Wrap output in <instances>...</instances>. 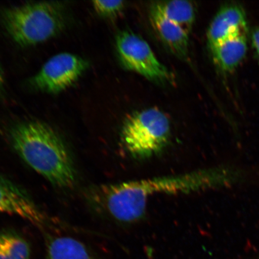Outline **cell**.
<instances>
[{
  "label": "cell",
  "instance_id": "6da1fadb",
  "mask_svg": "<svg viewBox=\"0 0 259 259\" xmlns=\"http://www.w3.org/2000/svg\"><path fill=\"white\" fill-rule=\"evenodd\" d=\"M234 171L214 167L178 176L148 178L91 188L87 198L99 211L121 223L130 224L144 218L152 196L179 194L224 187L235 182Z\"/></svg>",
  "mask_w": 259,
  "mask_h": 259
},
{
  "label": "cell",
  "instance_id": "7a4b0ae2",
  "mask_svg": "<svg viewBox=\"0 0 259 259\" xmlns=\"http://www.w3.org/2000/svg\"><path fill=\"white\" fill-rule=\"evenodd\" d=\"M13 147L31 169L54 186L70 189L76 183L72 154L62 137L46 123H18L10 131Z\"/></svg>",
  "mask_w": 259,
  "mask_h": 259
},
{
  "label": "cell",
  "instance_id": "3957f363",
  "mask_svg": "<svg viewBox=\"0 0 259 259\" xmlns=\"http://www.w3.org/2000/svg\"><path fill=\"white\" fill-rule=\"evenodd\" d=\"M0 16L10 36L23 47L56 37L67 25L66 10L60 2L28 3L6 8Z\"/></svg>",
  "mask_w": 259,
  "mask_h": 259
},
{
  "label": "cell",
  "instance_id": "277c9868",
  "mask_svg": "<svg viewBox=\"0 0 259 259\" xmlns=\"http://www.w3.org/2000/svg\"><path fill=\"white\" fill-rule=\"evenodd\" d=\"M170 137L169 119L158 108L132 113L122 127L121 141L125 150L138 159H147L161 153Z\"/></svg>",
  "mask_w": 259,
  "mask_h": 259
},
{
  "label": "cell",
  "instance_id": "5b68a950",
  "mask_svg": "<svg viewBox=\"0 0 259 259\" xmlns=\"http://www.w3.org/2000/svg\"><path fill=\"white\" fill-rule=\"evenodd\" d=\"M119 59L126 69L155 82H167L170 73L143 38L130 31H123L116 40Z\"/></svg>",
  "mask_w": 259,
  "mask_h": 259
},
{
  "label": "cell",
  "instance_id": "8992f818",
  "mask_svg": "<svg viewBox=\"0 0 259 259\" xmlns=\"http://www.w3.org/2000/svg\"><path fill=\"white\" fill-rule=\"evenodd\" d=\"M89 67L88 61L76 55L58 54L45 63L30 83L41 92L58 94L72 86Z\"/></svg>",
  "mask_w": 259,
  "mask_h": 259
},
{
  "label": "cell",
  "instance_id": "52a82bcc",
  "mask_svg": "<svg viewBox=\"0 0 259 259\" xmlns=\"http://www.w3.org/2000/svg\"><path fill=\"white\" fill-rule=\"evenodd\" d=\"M0 213L20 217L32 224H47L46 215L35 205L28 194L16 184L0 177Z\"/></svg>",
  "mask_w": 259,
  "mask_h": 259
},
{
  "label": "cell",
  "instance_id": "ba28073f",
  "mask_svg": "<svg viewBox=\"0 0 259 259\" xmlns=\"http://www.w3.org/2000/svg\"><path fill=\"white\" fill-rule=\"evenodd\" d=\"M246 28L247 18L244 10L240 6H223L217 13L207 32L209 48L233 35L245 32Z\"/></svg>",
  "mask_w": 259,
  "mask_h": 259
},
{
  "label": "cell",
  "instance_id": "9c48e42d",
  "mask_svg": "<svg viewBox=\"0 0 259 259\" xmlns=\"http://www.w3.org/2000/svg\"><path fill=\"white\" fill-rule=\"evenodd\" d=\"M149 16L155 31L171 53L182 59L187 58L189 53V35L165 17L157 3L151 6Z\"/></svg>",
  "mask_w": 259,
  "mask_h": 259
},
{
  "label": "cell",
  "instance_id": "30bf717a",
  "mask_svg": "<svg viewBox=\"0 0 259 259\" xmlns=\"http://www.w3.org/2000/svg\"><path fill=\"white\" fill-rule=\"evenodd\" d=\"M213 61L225 72H231L244 60L248 50L245 32L233 35L210 48Z\"/></svg>",
  "mask_w": 259,
  "mask_h": 259
},
{
  "label": "cell",
  "instance_id": "8fae6325",
  "mask_svg": "<svg viewBox=\"0 0 259 259\" xmlns=\"http://www.w3.org/2000/svg\"><path fill=\"white\" fill-rule=\"evenodd\" d=\"M44 259H95L85 245L69 236H58L49 241Z\"/></svg>",
  "mask_w": 259,
  "mask_h": 259
},
{
  "label": "cell",
  "instance_id": "7c38bea8",
  "mask_svg": "<svg viewBox=\"0 0 259 259\" xmlns=\"http://www.w3.org/2000/svg\"><path fill=\"white\" fill-rule=\"evenodd\" d=\"M157 4L165 17L190 35L195 20V9L192 3L174 0L157 2Z\"/></svg>",
  "mask_w": 259,
  "mask_h": 259
},
{
  "label": "cell",
  "instance_id": "4fadbf2b",
  "mask_svg": "<svg viewBox=\"0 0 259 259\" xmlns=\"http://www.w3.org/2000/svg\"><path fill=\"white\" fill-rule=\"evenodd\" d=\"M30 258V246L23 237L15 232H0V259Z\"/></svg>",
  "mask_w": 259,
  "mask_h": 259
},
{
  "label": "cell",
  "instance_id": "5bb4252c",
  "mask_svg": "<svg viewBox=\"0 0 259 259\" xmlns=\"http://www.w3.org/2000/svg\"><path fill=\"white\" fill-rule=\"evenodd\" d=\"M94 9L97 14L106 18L115 17L120 14L124 8V2L118 1H102L95 0L92 2Z\"/></svg>",
  "mask_w": 259,
  "mask_h": 259
},
{
  "label": "cell",
  "instance_id": "9a60e30c",
  "mask_svg": "<svg viewBox=\"0 0 259 259\" xmlns=\"http://www.w3.org/2000/svg\"><path fill=\"white\" fill-rule=\"evenodd\" d=\"M251 43L259 59V27L254 29L252 32Z\"/></svg>",
  "mask_w": 259,
  "mask_h": 259
},
{
  "label": "cell",
  "instance_id": "2e32d148",
  "mask_svg": "<svg viewBox=\"0 0 259 259\" xmlns=\"http://www.w3.org/2000/svg\"><path fill=\"white\" fill-rule=\"evenodd\" d=\"M5 79L3 76V71L0 67V95H2L4 90Z\"/></svg>",
  "mask_w": 259,
  "mask_h": 259
}]
</instances>
